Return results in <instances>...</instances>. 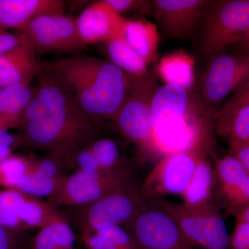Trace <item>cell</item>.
Masks as SVG:
<instances>
[{
    "mask_svg": "<svg viewBox=\"0 0 249 249\" xmlns=\"http://www.w3.org/2000/svg\"><path fill=\"white\" fill-rule=\"evenodd\" d=\"M37 80L35 94L42 104V114L19 127L20 142L67 160L93 138L94 119L77 106L48 70L44 68Z\"/></svg>",
    "mask_w": 249,
    "mask_h": 249,
    "instance_id": "obj_1",
    "label": "cell"
},
{
    "mask_svg": "<svg viewBox=\"0 0 249 249\" xmlns=\"http://www.w3.org/2000/svg\"><path fill=\"white\" fill-rule=\"evenodd\" d=\"M204 101L175 85H164L156 91L152 104L155 156L181 151H209L215 113Z\"/></svg>",
    "mask_w": 249,
    "mask_h": 249,
    "instance_id": "obj_2",
    "label": "cell"
},
{
    "mask_svg": "<svg viewBox=\"0 0 249 249\" xmlns=\"http://www.w3.org/2000/svg\"><path fill=\"white\" fill-rule=\"evenodd\" d=\"M44 67L77 106L93 119L114 121L130 88L131 76L109 60L71 55Z\"/></svg>",
    "mask_w": 249,
    "mask_h": 249,
    "instance_id": "obj_3",
    "label": "cell"
},
{
    "mask_svg": "<svg viewBox=\"0 0 249 249\" xmlns=\"http://www.w3.org/2000/svg\"><path fill=\"white\" fill-rule=\"evenodd\" d=\"M160 88L149 72L142 77L131 76L130 88L113 122L121 134L134 142L139 150L155 157L152 104Z\"/></svg>",
    "mask_w": 249,
    "mask_h": 249,
    "instance_id": "obj_4",
    "label": "cell"
},
{
    "mask_svg": "<svg viewBox=\"0 0 249 249\" xmlns=\"http://www.w3.org/2000/svg\"><path fill=\"white\" fill-rule=\"evenodd\" d=\"M249 29V0L211 1L202 19L200 49L213 57L231 47Z\"/></svg>",
    "mask_w": 249,
    "mask_h": 249,
    "instance_id": "obj_5",
    "label": "cell"
},
{
    "mask_svg": "<svg viewBox=\"0 0 249 249\" xmlns=\"http://www.w3.org/2000/svg\"><path fill=\"white\" fill-rule=\"evenodd\" d=\"M165 210L196 247L203 249H229L231 235L222 214L213 204L191 207L182 203L153 201Z\"/></svg>",
    "mask_w": 249,
    "mask_h": 249,
    "instance_id": "obj_6",
    "label": "cell"
},
{
    "mask_svg": "<svg viewBox=\"0 0 249 249\" xmlns=\"http://www.w3.org/2000/svg\"><path fill=\"white\" fill-rule=\"evenodd\" d=\"M132 184V175L124 166L92 174L76 171L65 177L58 191L49 198V203L55 208L88 206Z\"/></svg>",
    "mask_w": 249,
    "mask_h": 249,
    "instance_id": "obj_7",
    "label": "cell"
},
{
    "mask_svg": "<svg viewBox=\"0 0 249 249\" xmlns=\"http://www.w3.org/2000/svg\"><path fill=\"white\" fill-rule=\"evenodd\" d=\"M16 32L22 37L24 45L36 55L74 52L86 47L78 34L76 18L65 13L36 17Z\"/></svg>",
    "mask_w": 249,
    "mask_h": 249,
    "instance_id": "obj_8",
    "label": "cell"
},
{
    "mask_svg": "<svg viewBox=\"0 0 249 249\" xmlns=\"http://www.w3.org/2000/svg\"><path fill=\"white\" fill-rule=\"evenodd\" d=\"M124 227L138 249H197L172 216L153 201Z\"/></svg>",
    "mask_w": 249,
    "mask_h": 249,
    "instance_id": "obj_9",
    "label": "cell"
},
{
    "mask_svg": "<svg viewBox=\"0 0 249 249\" xmlns=\"http://www.w3.org/2000/svg\"><path fill=\"white\" fill-rule=\"evenodd\" d=\"M206 152L181 151L168 154L156 163L140 187L148 202L172 195L181 196L191 181L199 160Z\"/></svg>",
    "mask_w": 249,
    "mask_h": 249,
    "instance_id": "obj_10",
    "label": "cell"
},
{
    "mask_svg": "<svg viewBox=\"0 0 249 249\" xmlns=\"http://www.w3.org/2000/svg\"><path fill=\"white\" fill-rule=\"evenodd\" d=\"M140 188L125 187L85 206L81 216L83 232H96L114 226H125L147 207Z\"/></svg>",
    "mask_w": 249,
    "mask_h": 249,
    "instance_id": "obj_11",
    "label": "cell"
},
{
    "mask_svg": "<svg viewBox=\"0 0 249 249\" xmlns=\"http://www.w3.org/2000/svg\"><path fill=\"white\" fill-rule=\"evenodd\" d=\"M249 76V56L221 53L212 57L203 76L201 93L208 107H213L240 86Z\"/></svg>",
    "mask_w": 249,
    "mask_h": 249,
    "instance_id": "obj_12",
    "label": "cell"
},
{
    "mask_svg": "<svg viewBox=\"0 0 249 249\" xmlns=\"http://www.w3.org/2000/svg\"><path fill=\"white\" fill-rule=\"evenodd\" d=\"M151 3L156 20L165 34L185 40L194 34L211 1L155 0Z\"/></svg>",
    "mask_w": 249,
    "mask_h": 249,
    "instance_id": "obj_13",
    "label": "cell"
},
{
    "mask_svg": "<svg viewBox=\"0 0 249 249\" xmlns=\"http://www.w3.org/2000/svg\"><path fill=\"white\" fill-rule=\"evenodd\" d=\"M124 16L118 14L106 0L88 5L76 18L80 39L85 46L107 42L124 36Z\"/></svg>",
    "mask_w": 249,
    "mask_h": 249,
    "instance_id": "obj_14",
    "label": "cell"
},
{
    "mask_svg": "<svg viewBox=\"0 0 249 249\" xmlns=\"http://www.w3.org/2000/svg\"><path fill=\"white\" fill-rule=\"evenodd\" d=\"M62 0H0V31H18L42 15L65 13Z\"/></svg>",
    "mask_w": 249,
    "mask_h": 249,
    "instance_id": "obj_15",
    "label": "cell"
},
{
    "mask_svg": "<svg viewBox=\"0 0 249 249\" xmlns=\"http://www.w3.org/2000/svg\"><path fill=\"white\" fill-rule=\"evenodd\" d=\"M36 54L27 46H18L0 55V88L31 85L43 70Z\"/></svg>",
    "mask_w": 249,
    "mask_h": 249,
    "instance_id": "obj_16",
    "label": "cell"
},
{
    "mask_svg": "<svg viewBox=\"0 0 249 249\" xmlns=\"http://www.w3.org/2000/svg\"><path fill=\"white\" fill-rule=\"evenodd\" d=\"M124 37L129 47L147 65L157 61L160 34L154 23L146 19H124Z\"/></svg>",
    "mask_w": 249,
    "mask_h": 249,
    "instance_id": "obj_17",
    "label": "cell"
},
{
    "mask_svg": "<svg viewBox=\"0 0 249 249\" xmlns=\"http://www.w3.org/2000/svg\"><path fill=\"white\" fill-rule=\"evenodd\" d=\"M156 73L165 85L191 90L196 82V62L181 49L162 57L156 65Z\"/></svg>",
    "mask_w": 249,
    "mask_h": 249,
    "instance_id": "obj_18",
    "label": "cell"
},
{
    "mask_svg": "<svg viewBox=\"0 0 249 249\" xmlns=\"http://www.w3.org/2000/svg\"><path fill=\"white\" fill-rule=\"evenodd\" d=\"M35 93L31 85H15L0 88V129L19 127L24 111Z\"/></svg>",
    "mask_w": 249,
    "mask_h": 249,
    "instance_id": "obj_19",
    "label": "cell"
},
{
    "mask_svg": "<svg viewBox=\"0 0 249 249\" xmlns=\"http://www.w3.org/2000/svg\"><path fill=\"white\" fill-rule=\"evenodd\" d=\"M215 174L213 165L206 157L198 162L194 173L185 191L181 195L182 204L191 207L213 204Z\"/></svg>",
    "mask_w": 249,
    "mask_h": 249,
    "instance_id": "obj_20",
    "label": "cell"
},
{
    "mask_svg": "<svg viewBox=\"0 0 249 249\" xmlns=\"http://www.w3.org/2000/svg\"><path fill=\"white\" fill-rule=\"evenodd\" d=\"M109 61L134 77H142L149 73L148 65L143 59L129 47L124 36L106 43Z\"/></svg>",
    "mask_w": 249,
    "mask_h": 249,
    "instance_id": "obj_21",
    "label": "cell"
},
{
    "mask_svg": "<svg viewBox=\"0 0 249 249\" xmlns=\"http://www.w3.org/2000/svg\"><path fill=\"white\" fill-rule=\"evenodd\" d=\"M214 170L216 181L226 201L249 176L245 165L232 152L219 158Z\"/></svg>",
    "mask_w": 249,
    "mask_h": 249,
    "instance_id": "obj_22",
    "label": "cell"
},
{
    "mask_svg": "<svg viewBox=\"0 0 249 249\" xmlns=\"http://www.w3.org/2000/svg\"><path fill=\"white\" fill-rule=\"evenodd\" d=\"M18 216L24 229H42L55 223L66 221L52 204L29 196L21 204Z\"/></svg>",
    "mask_w": 249,
    "mask_h": 249,
    "instance_id": "obj_23",
    "label": "cell"
},
{
    "mask_svg": "<svg viewBox=\"0 0 249 249\" xmlns=\"http://www.w3.org/2000/svg\"><path fill=\"white\" fill-rule=\"evenodd\" d=\"M31 249H75L73 231L66 221L42 228Z\"/></svg>",
    "mask_w": 249,
    "mask_h": 249,
    "instance_id": "obj_24",
    "label": "cell"
},
{
    "mask_svg": "<svg viewBox=\"0 0 249 249\" xmlns=\"http://www.w3.org/2000/svg\"><path fill=\"white\" fill-rule=\"evenodd\" d=\"M35 160L11 155L0 160V186L16 189L18 183L34 170Z\"/></svg>",
    "mask_w": 249,
    "mask_h": 249,
    "instance_id": "obj_25",
    "label": "cell"
},
{
    "mask_svg": "<svg viewBox=\"0 0 249 249\" xmlns=\"http://www.w3.org/2000/svg\"><path fill=\"white\" fill-rule=\"evenodd\" d=\"M27 195L16 189L0 191V224L11 230L22 231L24 228L18 216L19 207Z\"/></svg>",
    "mask_w": 249,
    "mask_h": 249,
    "instance_id": "obj_26",
    "label": "cell"
},
{
    "mask_svg": "<svg viewBox=\"0 0 249 249\" xmlns=\"http://www.w3.org/2000/svg\"><path fill=\"white\" fill-rule=\"evenodd\" d=\"M65 177L50 178L40 174L31 173L19 181L16 190L33 197L48 196L50 198L58 191Z\"/></svg>",
    "mask_w": 249,
    "mask_h": 249,
    "instance_id": "obj_27",
    "label": "cell"
},
{
    "mask_svg": "<svg viewBox=\"0 0 249 249\" xmlns=\"http://www.w3.org/2000/svg\"><path fill=\"white\" fill-rule=\"evenodd\" d=\"M249 104V76L235 90L232 97L218 109L214 115V127L218 134L222 133L234 115Z\"/></svg>",
    "mask_w": 249,
    "mask_h": 249,
    "instance_id": "obj_28",
    "label": "cell"
},
{
    "mask_svg": "<svg viewBox=\"0 0 249 249\" xmlns=\"http://www.w3.org/2000/svg\"><path fill=\"white\" fill-rule=\"evenodd\" d=\"M97 160L100 169L106 171L124 166L117 144L110 139H101L88 145Z\"/></svg>",
    "mask_w": 249,
    "mask_h": 249,
    "instance_id": "obj_29",
    "label": "cell"
},
{
    "mask_svg": "<svg viewBox=\"0 0 249 249\" xmlns=\"http://www.w3.org/2000/svg\"><path fill=\"white\" fill-rule=\"evenodd\" d=\"M219 135L228 139L231 146L249 143V104L236 113Z\"/></svg>",
    "mask_w": 249,
    "mask_h": 249,
    "instance_id": "obj_30",
    "label": "cell"
},
{
    "mask_svg": "<svg viewBox=\"0 0 249 249\" xmlns=\"http://www.w3.org/2000/svg\"><path fill=\"white\" fill-rule=\"evenodd\" d=\"M67 163L71 162V164L76 167V171L85 174H92L99 171L97 160L88 148V145L78 149L67 158Z\"/></svg>",
    "mask_w": 249,
    "mask_h": 249,
    "instance_id": "obj_31",
    "label": "cell"
},
{
    "mask_svg": "<svg viewBox=\"0 0 249 249\" xmlns=\"http://www.w3.org/2000/svg\"><path fill=\"white\" fill-rule=\"evenodd\" d=\"M96 232L107 237L119 249H138L129 232L121 226L106 228Z\"/></svg>",
    "mask_w": 249,
    "mask_h": 249,
    "instance_id": "obj_32",
    "label": "cell"
},
{
    "mask_svg": "<svg viewBox=\"0 0 249 249\" xmlns=\"http://www.w3.org/2000/svg\"><path fill=\"white\" fill-rule=\"evenodd\" d=\"M111 8L122 16L129 11H145L152 9L151 1L142 0H106Z\"/></svg>",
    "mask_w": 249,
    "mask_h": 249,
    "instance_id": "obj_33",
    "label": "cell"
},
{
    "mask_svg": "<svg viewBox=\"0 0 249 249\" xmlns=\"http://www.w3.org/2000/svg\"><path fill=\"white\" fill-rule=\"evenodd\" d=\"M229 249H249V225L236 220L233 232L231 235Z\"/></svg>",
    "mask_w": 249,
    "mask_h": 249,
    "instance_id": "obj_34",
    "label": "cell"
},
{
    "mask_svg": "<svg viewBox=\"0 0 249 249\" xmlns=\"http://www.w3.org/2000/svg\"><path fill=\"white\" fill-rule=\"evenodd\" d=\"M227 201L236 212L249 206V176Z\"/></svg>",
    "mask_w": 249,
    "mask_h": 249,
    "instance_id": "obj_35",
    "label": "cell"
},
{
    "mask_svg": "<svg viewBox=\"0 0 249 249\" xmlns=\"http://www.w3.org/2000/svg\"><path fill=\"white\" fill-rule=\"evenodd\" d=\"M82 237L88 249H119L112 241L98 232H83Z\"/></svg>",
    "mask_w": 249,
    "mask_h": 249,
    "instance_id": "obj_36",
    "label": "cell"
},
{
    "mask_svg": "<svg viewBox=\"0 0 249 249\" xmlns=\"http://www.w3.org/2000/svg\"><path fill=\"white\" fill-rule=\"evenodd\" d=\"M20 142L19 136L9 130L0 129V160L12 155L13 150Z\"/></svg>",
    "mask_w": 249,
    "mask_h": 249,
    "instance_id": "obj_37",
    "label": "cell"
},
{
    "mask_svg": "<svg viewBox=\"0 0 249 249\" xmlns=\"http://www.w3.org/2000/svg\"><path fill=\"white\" fill-rule=\"evenodd\" d=\"M22 45H24L22 37L16 31H0V55Z\"/></svg>",
    "mask_w": 249,
    "mask_h": 249,
    "instance_id": "obj_38",
    "label": "cell"
},
{
    "mask_svg": "<svg viewBox=\"0 0 249 249\" xmlns=\"http://www.w3.org/2000/svg\"><path fill=\"white\" fill-rule=\"evenodd\" d=\"M16 232L0 224V249H16Z\"/></svg>",
    "mask_w": 249,
    "mask_h": 249,
    "instance_id": "obj_39",
    "label": "cell"
},
{
    "mask_svg": "<svg viewBox=\"0 0 249 249\" xmlns=\"http://www.w3.org/2000/svg\"><path fill=\"white\" fill-rule=\"evenodd\" d=\"M231 147L232 153L243 163L249 175V143L231 145Z\"/></svg>",
    "mask_w": 249,
    "mask_h": 249,
    "instance_id": "obj_40",
    "label": "cell"
},
{
    "mask_svg": "<svg viewBox=\"0 0 249 249\" xmlns=\"http://www.w3.org/2000/svg\"><path fill=\"white\" fill-rule=\"evenodd\" d=\"M237 52V54L249 56V29L245 35L231 46Z\"/></svg>",
    "mask_w": 249,
    "mask_h": 249,
    "instance_id": "obj_41",
    "label": "cell"
},
{
    "mask_svg": "<svg viewBox=\"0 0 249 249\" xmlns=\"http://www.w3.org/2000/svg\"><path fill=\"white\" fill-rule=\"evenodd\" d=\"M236 220L245 222L249 225V206L236 212Z\"/></svg>",
    "mask_w": 249,
    "mask_h": 249,
    "instance_id": "obj_42",
    "label": "cell"
}]
</instances>
